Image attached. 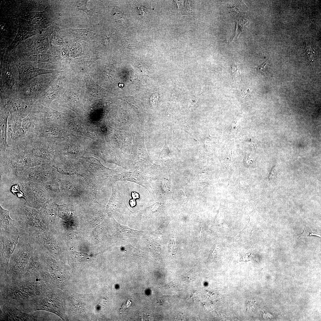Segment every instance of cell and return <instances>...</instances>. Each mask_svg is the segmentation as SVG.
<instances>
[{
	"label": "cell",
	"mask_w": 321,
	"mask_h": 321,
	"mask_svg": "<svg viewBox=\"0 0 321 321\" xmlns=\"http://www.w3.org/2000/svg\"><path fill=\"white\" fill-rule=\"evenodd\" d=\"M1 166L20 172L26 169L47 163L48 162L12 145L0 152Z\"/></svg>",
	"instance_id": "6da1fadb"
},
{
	"label": "cell",
	"mask_w": 321,
	"mask_h": 321,
	"mask_svg": "<svg viewBox=\"0 0 321 321\" xmlns=\"http://www.w3.org/2000/svg\"><path fill=\"white\" fill-rule=\"evenodd\" d=\"M17 216L16 226L23 235L36 237L48 230L39 211L32 207H21Z\"/></svg>",
	"instance_id": "7a4b0ae2"
},
{
	"label": "cell",
	"mask_w": 321,
	"mask_h": 321,
	"mask_svg": "<svg viewBox=\"0 0 321 321\" xmlns=\"http://www.w3.org/2000/svg\"><path fill=\"white\" fill-rule=\"evenodd\" d=\"M12 145L49 162L53 156V145L51 139L24 138L13 142Z\"/></svg>",
	"instance_id": "3957f363"
},
{
	"label": "cell",
	"mask_w": 321,
	"mask_h": 321,
	"mask_svg": "<svg viewBox=\"0 0 321 321\" xmlns=\"http://www.w3.org/2000/svg\"><path fill=\"white\" fill-rule=\"evenodd\" d=\"M58 73L43 74L33 78L19 88L15 97L27 101L37 100L50 87Z\"/></svg>",
	"instance_id": "277c9868"
},
{
	"label": "cell",
	"mask_w": 321,
	"mask_h": 321,
	"mask_svg": "<svg viewBox=\"0 0 321 321\" xmlns=\"http://www.w3.org/2000/svg\"><path fill=\"white\" fill-rule=\"evenodd\" d=\"M37 100L27 101L16 97L0 96V104L9 111L10 118L8 121L23 119L32 111Z\"/></svg>",
	"instance_id": "5b68a950"
},
{
	"label": "cell",
	"mask_w": 321,
	"mask_h": 321,
	"mask_svg": "<svg viewBox=\"0 0 321 321\" xmlns=\"http://www.w3.org/2000/svg\"><path fill=\"white\" fill-rule=\"evenodd\" d=\"M20 88L18 73L12 64L5 65L1 70L0 96H15Z\"/></svg>",
	"instance_id": "8992f818"
},
{
	"label": "cell",
	"mask_w": 321,
	"mask_h": 321,
	"mask_svg": "<svg viewBox=\"0 0 321 321\" xmlns=\"http://www.w3.org/2000/svg\"><path fill=\"white\" fill-rule=\"evenodd\" d=\"M23 235L19 231L0 229L2 243L1 253V266L7 269L10 258L15 251L19 240Z\"/></svg>",
	"instance_id": "52a82bcc"
},
{
	"label": "cell",
	"mask_w": 321,
	"mask_h": 321,
	"mask_svg": "<svg viewBox=\"0 0 321 321\" xmlns=\"http://www.w3.org/2000/svg\"><path fill=\"white\" fill-rule=\"evenodd\" d=\"M28 182L24 188L27 201L32 207L40 209L48 201L47 192L41 185Z\"/></svg>",
	"instance_id": "ba28073f"
},
{
	"label": "cell",
	"mask_w": 321,
	"mask_h": 321,
	"mask_svg": "<svg viewBox=\"0 0 321 321\" xmlns=\"http://www.w3.org/2000/svg\"><path fill=\"white\" fill-rule=\"evenodd\" d=\"M50 163L38 165L18 172L22 179L39 184H43L48 181L50 170Z\"/></svg>",
	"instance_id": "9c48e42d"
},
{
	"label": "cell",
	"mask_w": 321,
	"mask_h": 321,
	"mask_svg": "<svg viewBox=\"0 0 321 321\" xmlns=\"http://www.w3.org/2000/svg\"><path fill=\"white\" fill-rule=\"evenodd\" d=\"M66 79L64 76L56 78L50 87L39 97L37 101L41 103L50 106L52 102L58 99L65 91Z\"/></svg>",
	"instance_id": "30bf717a"
},
{
	"label": "cell",
	"mask_w": 321,
	"mask_h": 321,
	"mask_svg": "<svg viewBox=\"0 0 321 321\" xmlns=\"http://www.w3.org/2000/svg\"><path fill=\"white\" fill-rule=\"evenodd\" d=\"M36 303V310L48 311L57 315L64 320H68L62 301L57 298L46 295L40 297Z\"/></svg>",
	"instance_id": "8fae6325"
},
{
	"label": "cell",
	"mask_w": 321,
	"mask_h": 321,
	"mask_svg": "<svg viewBox=\"0 0 321 321\" xmlns=\"http://www.w3.org/2000/svg\"><path fill=\"white\" fill-rule=\"evenodd\" d=\"M19 81L20 88L33 78L40 75L46 74H56L59 73L57 70H49L40 69L32 66L17 62Z\"/></svg>",
	"instance_id": "7c38bea8"
},
{
	"label": "cell",
	"mask_w": 321,
	"mask_h": 321,
	"mask_svg": "<svg viewBox=\"0 0 321 321\" xmlns=\"http://www.w3.org/2000/svg\"><path fill=\"white\" fill-rule=\"evenodd\" d=\"M0 144L1 152H4L9 146L7 142V131L8 119L10 114L5 106L2 104H0Z\"/></svg>",
	"instance_id": "4fadbf2b"
},
{
	"label": "cell",
	"mask_w": 321,
	"mask_h": 321,
	"mask_svg": "<svg viewBox=\"0 0 321 321\" xmlns=\"http://www.w3.org/2000/svg\"><path fill=\"white\" fill-rule=\"evenodd\" d=\"M84 76L86 84L84 98L92 100L101 97L106 91L94 81L89 74H86Z\"/></svg>",
	"instance_id": "5bb4252c"
},
{
	"label": "cell",
	"mask_w": 321,
	"mask_h": 321,
	"mask_svg": "<svg viewBox=\"0 0 321 321\" xmlns=\"http://www.w3.org/2000/svg\"><path fill=\"white\" fill-rule=\"evenodd\" d=\"M35 121L33 114L31 113L22 119L21 128L19 130L11 133L10 136L13 142L25 138L26 135Z\"/></svg>",
	"instance_id": "9a60e30c"
},
{
	"label": "cell",
	"mask_w": 321,
	"mask_h": 321,
	"mask_svg": "<svg viewBox=\"0 0 321 321\" xmlns=\"http://www.w3.org/2000/svg\"><path fill=\"white\" fill-rule=\"evenodd\" d=\"M0 211V229L19 232L16 227L15 220L10 218L9 211L3 209L1 206Z\"/></svg>",
	"instance_id": "2e32d148"
},
{
	"label": "cell",
	"mask_w": 321,
	"mask_h": 321,
	"mask_svg": "<svg viewBox=\"0 0 321 321\" xmlns=\"http://www.w3.org/2000/svg\"><path fill=\"white\" fill-rule=\"evenodd\" d=\"M7 311L5 314V317L3 320H33L31 318L32 316L26 314L18 311L15 309H6Z\"/></svg>",
	"instance_id": "e0dca14e"
},
{
	"label": "cell",
	"mask_w": 321,
	"mask_h": 321,
	"mask_svg": "<svg viewBox=\"0 0 321 321\" xmlns=\"http://www.w3.org/2000/svg\"><path fill=\"white\" fill-rule=\"evenodd\" d=\"M88 0H78L77 1L76 6L78 11L82 10L87 15L91 23V18L95 10V7L88 10L86 7L87 2Z\"/></svg>",
	"instance_id": "ac0fdd59"
},
{
	"label": "cell",
	"mask_w": 321,
	"mask_h": 321,
	"mask_svg": "<svg viewBox=\"0 0 321 321\" xmlns=\"http://www.w3.org/2000/svg\"><path fill=\"white\" fill-rule=\"evenodd\" d=\"M243 26H242L238 22L237 23L236 29L235 36L233 38V40H236V38H238L239 35L240 34L241 32H243Z\"/></svg>",
	"instance_id": "d6986e66"
},
{
	"label": "cell",
	"mask_w": 321,
	"mask_h": 321,
	"mask_svg": "<svg viewBox=\"0 0 321 321\" xmlns=\"http://www.w3.org/2000/svg\"><path fill=\"white\" fill-rule=\"evenodd\" d=\"M268 60H266L262 64L257 67L254 68L257 72H263L264 71L265 67L267 64V62Z\"/></svg>",
	"instance_id": "ffe728a7"
},
{
	"label": "cell",
	"mask_w": 321,
	"mask_h": 321,
	"mask_svg": "<svg viewBox=\"0 0 321 321\" xmlns=\"http://www.w3.org/2000/svg\"><path fill=\"white\" fill-rule=\"evenodd\" d=\"M255 304L253 301H250L248 303V310L250 312H253L255 310Z\"/></svg>",
	"instance_id": "44dd1931"
},
{
	"label": "cell",
	"mask_w": 321,
	"mask_h": 321,
	"mask_svg": "<svg viewBox=\"0 0 321 321\" xmlns=\"http://www.w3.org/2000/svg\"><path fill=\"white\" fill-rule=\"evenodd\" d=\"M159 98L158 94L156 93L153 95L151 97L150 99V102L152 105H154L157 102Z\"/></svg>",
	"instance_id": "7402d4cb"
},
{
	"label": "cell",
	"mask_w": 321,
	"mask_h": 321,
	"mask_svg": "<svg viewBox=\"0 0 321 321\" xmlns=\"http://www.w3.org/2000/svg\"><path fill=\"white\" fill-rule=\"evenodd\" d=\"M231 72L234 77H236L239 74L238 67L236 66H232L231 68Z\"/></svg>",
	"instance_id": "603a6c76"
},
{
	"label": "cell",
	"mask_w": 321,
	"mask_h": 321,
	"mask_svg": "<svg viewBox=\"0 0 321 321\" xmlns=\"http://www.w3.org/2000/svg\"><path fill=\"white\" fill-rule=\"evenodd\" d=\"M123 45L124 47H133L134 45H133L132 42H130L129 40H125L123 42Z\"/></svg>",
	"instance_id": "cb8c5ba5"
},
{
	"label": "cell",
	"mask_w": 321,
	"mask_h": 321,
	"mask_svg": "<svg viewBox=\"0 0 321 321\" xmlns=\"http://www.w3.org/2000/svg\"><path fill=\"white\" fill-rule=\"evenodd\" d=\"M131 304V303L129 300L126 302V303H125L121 307V309H122V311H123V310H125L126 309L128 308L129 306H130Z\"/></svg>",
	"instance_id": "d4e9b609"
},
{
	"label": "cell",
	"mask_w": 321,
	"mask_h": 321,
	"mask_svg": "<svg viewBox=\"0 0 321 321\" xmlns=\"http://www.w3.org/2000/svg\"><path fill=\"white\" fill-rule=\"evenodd\" d=\"M249 90L248 89H246L243 93L240 95V96L242 97H246L247 95H248V94L249 92Z\"/></svg>",
	"instance_id": "484cf974"
},
{
	"label": "cell",
	"mask_w": 321,
	"mask_h": 321,
	"mask_svg": "<svg viewBox=\"0 0 321 321\" xmlns=\"http://www.w3.org/2000/svg\"><path fill=\"white\" fill-rule=\"evenodd\" d=\"M132 196L134 199L138 198L139 196L138 194L136 192H133L132 193Z\"/></svg>",
	"instance_id": "4316f807"
},
{
	"label": "cell",
	"mask_w": 321,
	"mask_h": 321,
	"mask_svg": "<svg viewBox=\"0 0 321 321\" xmlns=\"http://www.w3.org/2000/svg\"><path fill=\"white\" fill-rule=\"evenodd\" d=\"M130 204L132 207L134 206L136 204L135 200L134 199H131L130 201Z\"/></svg>",
	"instance_id": "83f0119b"
},
{
	"label": "cell",
	"mask_w": 321,
	"mask_h": 321,
	"mask_svg": "<svg viewBox=\"0 0 321 321\" xmlns=\"http://www.w3.org/2000/svg\"><path fill=\"white\" fill-rule=\"evenodd\" d=\"M200 235L201 237H202V228H201L200 230Z\"/></svg>",
	"instance_id": "f1b7e54d"
}]
</instances>
